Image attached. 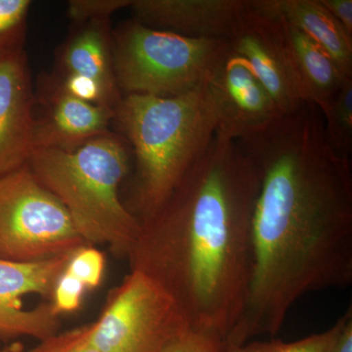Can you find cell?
Wrapping results in <instances>:
<instances>
[{
    "mask_svg": "<svg viewBox=\"0 0 352 352\" xmlns=\"http://www.w3.org/2000/svg\"><path fill=\"white\" fill-rule=\"evenodd\" d=\"M135 163L134 215L140 223L159 212L217 134L207 85L171 97L124 95L115 119Z\"/></svg>",
    "mask_w": 352,
    "mask_h": 352,
    "instance_id": "3",
    "label": "cell"
},
{
    "mask_svg": "<svg viewBox=\"0 0 352 352\" xmlns=\"http://www.w3.org/2000/svg\"><path fill=\"white\" fill-rule=\"evenodd\" d=\"M320 2L352 36V0H320Z\"/></svg>",
    "mask_w": 352,
    "mask_h": 352,
    "instance_id": "25",
    "label": "cell"
},
{
    "mask_svg": "<svg viewBox=\"0 0 352 352\" xmlns=\"http://www.w3.org/2000/svg\"><path fill=\"white\" fill-rule=\"evenodd\" d=\"M57 69L58 76H87L98 83L110 105L117 110L122 96L113 69L110 20L78 24L58 53Z\"/></svg>",
    "mask_w": 352,
    "mask_h": 352,
    "instance_id": "14",
    "label": "cell"
},
{
    "mask_svg": "<svg viewBox=\"0 0 352 352\" xmlns=\"http://www.w3.org/2000/svg\"><path fill=\"white\" fill-rule=\"evenodd\" d=\"M30 0H0V59L24 50Z\"/></svg>",
    "mask_w": 352,
    "mask_h": 352,
    "instance_id": "19",
    "label": "cell"
},
{
    "mask_svg": "<svg viewBox=\"0 0 352 352\" xmlns=\"http://www.w3.org/2000/svg\"><path fill=\"white\" fill-rule=\"evenodd\" d=\"M287 25L305 100L323 113L344 82L351 78L342 75L335 62L318 44L300 30Z\"/></svg>",
    "mask_w": 352,
    "mask_h": 352,
    "instance_id": "16",
    "label": "cell"
},
{
    "mask_svg": "<svg viewBox=\"0 0 352 352\" xmlns=\"http://www.w3.org/2000/svg\"><path fill=\"white\" fill-rule=\"evenodd\" d=\"M333 352H352V316L346 322Z\"/></svg>",
    "mask_w": 352,
    "mask_h": 352,
    "instance_id": "26",
    "label": "cell"
},
{
    "mask_svg": "<svg viewBox=\"0 0 352 352\" xmlns=\"http://www.w3.org/2000/svg\"><path fill=\"white\" fill-rule=\"evenodd\" d=\"M0 352H13L12 351H10V349H0Z\"/></svg>",
    "mask_w": 352,
    "mask_h": 352,
    "instance_id": "27",
    "label": "cell"
},
{
    "mask_svg": "<svg viewBox=\"0 0 352 352\" xmlns=\"http://www.w3.org/2000/svg\"><path fill=\"white\" fill-rule=\"evenodd\" d=\"M34 97L25 51L0 59V177L27 166L34 149Z\"/></svg>",
    "mask_w": 352,
    "mask_h": 352,
    "instance_id": "12",
    "label": "cell"
},
{
    "mask_svg": "<svg viewBox=\"0 0 352 352\" xmlns=\"http://www.w3.org/2000/svg\"><path fill=\"white\" fill-rule=\"evenodd\" d=\"M256 166L252 275L244 312L226 340L275 337L312 292L352 284L351 160L331 147L311 103L236 141Z\"/></svg>",
    "mask_w": 352,
    "mask_h": 352,
    "instance_id": "1",
    "label": "cell"
},
{
    "mask_svg": "<svg viewBox=\"0 0 352 352\" xmlns=\"http://www.w3.org/2000/svg\"><path fill=\"white\" fill-rule=\"evenodd\" d=\"M41 115L34 116V148L73 151L88 141L109 133L115 111L87 103L64 91L54 76L39 82ZM34 149V150H36Z\"/></svg>",
    "mask_w": 352,
    "mask_h": 352,
    "instance_id": "11",
    "label": "cell"
},
{
    "mask_svg": "<svg viewBox=\"0 0 352 352\" xmlns=\"http://www.w3.org/2000/svg\"><path fill=\"white\" fill-rule=\"evenodd\" d=\"M258 189L242 148L215 134L163 207L141 223L129 256L132 270L173 296L190 329L214 336L223 349L249 296Z\"/></svg>",
    "mask_w": 352,
    "mask_h": 352,
    "instance_id": "2",
    "label": "cell"
},
{
    "mask_svg": "<svg viewBox=\"0 0 352 352\" xmlns=\"http://www.w3.org/2000/svg\"><path fill=\"white\" fill-rule=\"evenodd\" d=\"M131 153L112 133L91 139L73 151L36 149L29 168L51 192L87 245H107L120 256H131L141 223L120 198Z\"/></svg>",
    "mask_w": 352,
    "mask_h": 352,
    "instance_id": "4",
    "label": "cell"
},
{
    "mask_svg": "<svg viewBox=\"0 0 352 352\" xmlns=\"http://www.w3.org/2000/svg\"><path fill=\"white\" fill-rule=\"evenodd\" d=\"M132 0H71L67 15L76 25L92 20H110L120 9L131 6Z\"/></svg>",
    "mask_w": 352,
    "mask_h": 352,
    "instance_id": "21",
    "label": "cell"
},
{
    "mask_svg": "<svg viewBox=\"0 0 352 352\" xmlns=\"http://www.w3.org/2000/svg\"><path fill=\"white\" fill-rule=\"evenodd\" d=\"M187 329L173 296L149 275L132 270L85 332L101 352H161Z\"/></svg>",
    "mask_w": 352,
    "mask_h": 352,
    "instance_id": "7",
    "label": "cell"
},
{
    "mask_svg": "<svg viewBox=\"0 0 352 352\" xmlns=\"http://www.w3.org/2000/svg\"><path fill=\"white\" fill-rule=\"evenodd\" d=\"M251 0H132L133 19L190 38L228 41Z\"/></svg>",
    "mask_w": 352,
    "mask_h": 352,
    "instance_id": "13",
    "label": "cell"
},
{
    "mask_svg": "<svg viewBox=\"0 0 352 352\" xmlns=\"http://www.w3.org/2000/svg\"><path fill=\"white\" fill-rule=\"evenodd\" d=\"M352 316L351 307L339 320L324 332L308 336L305 339L286 342L274 340L268 342L250 340L240 346L227 347L224 352H333L346 322Z\"/></svg>",
    "mask_w": 352,
    "mask_h": 352,
    "instance_id": "17",
    "label": "cell"
},
{
    "mask_svg": "<svg viewBox=\"0 0 352 352\" xmlns=\"http://www.w3.org/2000/svg\"><path fill=\"white\" fill-rule=\"evenodd\" d=\"M318 44L335 62L342 75L352 78V36L323 6L320 0H258Z\"/></svg>",
    "mask_w": 352,
    "mask_h": 352,
    "instance_id": "15",
    "label": "cell"
},
{
    "mask_svg": "<svg viewBox=\"0 0 352 352\" xmlns=\"http://www.w3.org/2000/svg\"><path fill=\"white\" fill-rule=\"evenodd\" d=\"M71 254L34 263L0 259V339L41 342L59 333L60 316L50 300Z\"/></svg>",
    "mask_w": 352,
    "mask_h": 352,
    "instance_id": "9",
    "label": "cell"
},
{
    "mask_svg": "<svg viewBox=\"0 0 352 352\" xmlns=\"http://www.w3.org/2000/svg\"><path fill=\"white\" fill-rule=\"evenodd\" d=\"M223 344L214 336L187 329L161 352H223Z\"/></svg>",
    "mask_w": 352,
    "mask_h": 352,
    "instance_id": "24",
    "label": "cell"
},
{
    "mask_svg": "<svg viewBox=\"0 0 352 352\" xmlns=\"http://www.w3.org/2000/svg\"><path fill=\"white\" fill-rule=\"evenodd\" d=\"M87 289L78 279L64 270L57 279L50 300L53 311L58 316L73 314L80 309Z\"/></svg>",
    "mask_w": 352,
    "mask_h": 352,
    "instance_id": "22",
    "label": "cell"
},
{
    "mask_svg": "<svg viewBox=\"0 0 352 352\" xmlns=\"http://www.w3.org/2000/svg\"><path fill=\"white\" fill-rule=\"evenodd\" d=\"M106 259L103 252L94 245H85L72 252L65 270L87 288H98L105 273Z\"/></svg>",
    "mask_w": 352,
    "mask_h": 352,
    "instance_id": "20",
    "label": "cell"
},
{
    "mask_svg": "<svg viewBox=\"0 0 352 352\" xmlns=\"http://www.w3.org/2000/svg\"><path fill=\"white\" fill-rule=\"evenodd\" d=\"M113 69L120 94L178 96L207 82L228 43L190 38L131 19L112 36Z\"/></svg>",
    "mask_w": 352,
    "mask_h": 352,
    "instance_id": "5",
    "label": "cell"
},
{
    "mask_svg": "<svg viewBox=\"0 0 352 352\" xmlns=\"http://www.w3.org/2000/svg\"><path fill=\"white\" fill-rule=\"evenodd\" d=\"M322 113L326 138L340 157L351 160L352 153V78L342 85L340 91Z\"/></svg>",
    "mask_w": 352,
    "mask_h": 352,
    "instance_id": "18",
    "label": "cell"
},
{
    "mask_svg": "<svg viewBox=\"0 0 352 352\" xmlns=\"http://www.w3.org/2000/svg\"><path fill=\"white\" fill-rule=\"evenodd\" d=\"M29 352H101L90 344L85 326L57 333L39 342Z\"/></svg>",
    "mask_w": 352,
    "mask_h": 352,
    "instance_id": "23",
    "label": "cell"
},
{
    "mask_svg": "<svg viewBox=\"0 0 352 352\" xmlns=\"http://www.w3.org/2000/svg\"><path fill=\"white\" fill-rule=\"evenodd\" d=\"M85 245L61 201L28 164L0 177V259L34 263Z\"/></svg>",
    "mask_w": 352,
    "mask_h": 352,
    "instance_id": "6",
    "label": "cell"
},
{
    "mask_svg": "<svg viewBox=\"0 0 352 352\" xmlns=\"http://www.w3.org/2000/svg\"><path fill=\"white\" fill-rule=\"evenodd\" d=\"M227 43L245 60L283 115L305 103L288 25L281 16L263 8L258 0H251Z\"/></svg>",
    "mask_w": 352,
    "mask_h": 352,
    "instance_id": "8",
    "label": "cell"
},
{
    "mask_svg": "<svg viewBox=\"0 0 352 352\" xmlns=\"http://www.w3.org/2000/svg\"><path fill=\"white\" fill-rule=\"evenodd\" d=\"M206 85L217 118V134L221 138H250L284 116L245 60L229 47Z\"/></svg>",
    "mask_w": 352,
    "mask_h": 352,
    "instance_id": "10",
    "label": "cell"
}]
</instances>
